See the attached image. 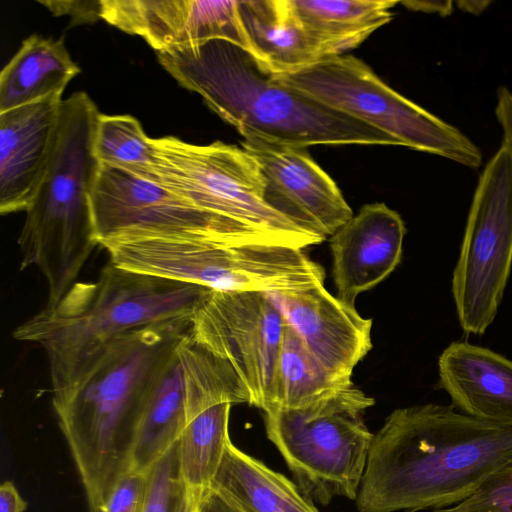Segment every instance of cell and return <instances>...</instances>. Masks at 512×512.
<instances>
[{
	"instance_id": "f546056e",
	"label": "cell",
	"mask_w": 512,
	"mask_h": 512,
	"mask_svg": "<svg viewBox=\"0 0 512 512\" xmlns=\"http://www.w3.org/2000/svg\"><path fill=\"white\" fill-rule=\"evenodd\" d=\"M39 3L55 16H70L71 25L94 23L101 19V0H46Z\"/></svg>"
},
{
	"instance_id": "ffe728a7",
	"label": "cell",
	"mask_w": 512,
	"mask_h": 512,
	"mask_svg": "<svg viewBox=\"0 0 512 512\" xmlns=\"http://www.w3.org/2000/svg\"><path fill=\"white\" fill-rule=\"evenodd\" d=\"M80 71L63 40L31 35L0 73V112L61 97Z\"/></svg>"
},
{
	"instance_id": "5b68a950",
	"label": "cell",
	"mask_w": 512,
	"mask_h": 512,
	"mask_svg": "<svg viewBox=\"0 0 512 512\" xmlns=\"http://www.w3.org/2000/svg\"><path fill=\"white\" fill-rule=\"evenodd\" d=\"M100 112L85 92L62 100L51 157L26 212L18 244L21 270L36 266L53 306L76 283L98 244L91 196L101 163L95 154Z\"/></svg>"
},
{
	"instance_id": "603a6c76",
	"label": "cell",
	"mask_w": 512,
	"mask_h": 512,
	"mask_svg": "<svg viewBox=\"0 0 512 512\" xmlns=\"http://www.w3.org/2000/svg\"><path fill=\"white\" fill-rule=\"evenodd\" d=\"M178 347L147 398L136 434L130 471L147 474L179 440L186 425L185 391Z\"/></svg>"
},
{
	"instance_id": "484cf974",
	"label": "cell",
	"mask_w": 512,
	"mask_h": 512,
	"mask_svg": "<svg viewBox=\"0 0 512 512\" xmlns=\"http://www.w3.org/2000/svg\"><path fill=\"white\" fill-rule=\"evenodd\" d=\"M95 154L101 164L136 173L155 161V148L140 122L131 115L100 114Z\"/></svg>"
},
{
	"instance_id": "7402d4cb",
	"label": "cell",
	"mask_w": 512,
	"mask_h": 512,
	"mask_svg": "<svg viewBox=\"0 0 512 512\" xmlns=\"http://www.w3.org/2000/svg\"><path fill=\"white\" fill-rule=\"evenodd\" d=\"M394 0H290L306 30L327 57L356 48L374 31L389 23Z\"/></svg>"
},
{
	"instance_id": "e0dca14e",
	"label": "cell",
	"mask_w": 512,
	"mask_h": 512,
	"mask_svg": "<svg viewBox=\"0 0 512 512\" xmlns=\"http://www.w3.org/2000/svg\"><path fill=\"white\" fill-rule=\"evenodd\" d=\"M62 97L0 112V213L26 211L52 154Z\"/></svg>"
},
{
	"instance_id": "6da1fadb",
	"label": "cell",
	"mask_w": 512,
	"mask_h": 512,
	"mask_svg": "<svg viewBox=\"0 0 512 512\" xmlns=\"http://www.w3.org/2000/svg\"><path fill=\"white\" fill-rule=\"evenodd\" d=\"M510 462L512 427L453 406L398 408L373 435L356 507L359 512L451 507Z\"/></svg>"
},
{
	"instance_id": "3957f363",
	"label": "cell",
	"mask_w": 512,
	"mask_h": 512,
	"mask_svg": "<svg viewBox=\"0 0 512 512\" xmlns=\"http://www.w3.org/2000/svg\"><path fill=\"white\" fill-rule=\"evenodd\" d=\"M161 66L242 137L309 147L396 145L386 133L332 109L263 72L240 47L223 40L156 52Z\"/></svg>"
},
{
	"instance_id": "4fadbf2b",
	"label": "cell",
	"mask_w": 512,
	"mask_h": 512,
	"mask_svg": "<svg viewBox=\"0 0 512 512\" xmlns=\"http://www.w3.org/2000/svg\"><path fill=\"white\" fill-rule=\"evenodd\" d=\"M241 147L260 166L266 202L300 228L326 239L353 216L335 181L308 147L252 134L243 136Z\"/></svg>"
},
{
	"instance_id": "30bf717a",
	"label": "cell",
	"mask_w": 512,
	"mask_h": 512,
	"mask_svg": "<svg viewBox=\"0 0 512 512\" xmlns=\"http://www.w3.org/2000/svg\"><path fill=\"white\" fill-rule=\"evenodd\" d=\"M91 210L99 245L113 239L138 237L254 244L229 222L195 207L161 185L112 165L100 166Z\"/></svg>"
},
{
	"instance_id": "9c48e42d",
	"label": "cell",
	"mask_w": 512,
	"mask_h": 512,
	"mask_svg": "<svg viewBox=\"0 0 512 512\" xmlns=\"http://www.w3.org/2000/svg\"><path fill=\"white\" fill-rule=\"evenodd\" d=\"M512 267V150L502 142L483 168L452 274L457 318L467 334L493 323Z\"/></svg>"
},
{
	"instance_id": "8992f818",
	"label": "cell",
	"mask_w": 512,
	"mask_h": 512,
	"mask_svg": "<svg viewBox=\"0 0 512 512\" xmlns=\"http://www.w3.org/2000/svg\"><path fill=\"white\" fill-rule=\"evenodd\" d=\"M152 143L154 163L134 174L229 222L254 244L304 249L325 240L266 202L260 166L243 147L222 141L191 144L174 136L152 138Z\"/></svg>"
},
{
	"instance_id": "ba28073f",
	"label": "cell",
	"mask_w": 512,
	"mask_h": 512,
	"mask_svg": "<svg viewBox=\"0 0 512 512\" xmlns=\"http://www.w3.org/2000/svg\"><path fill=\"white\" fill-rule=\"evenodd\" d=\"M272 77L386 133L400 146L472 169L482 164L481 150L464 133L392 89L352 55L327 57L297 72Z\"/></svg>"
},
{
	"instance_id": "f1b7e54d",
	"label": "cell",
	"mask_w": 512,
	"mask_h": 512,
	"mask_svg": "<svg viewBox=\"0 0 512 512\" xmlns=\"http://www.w3.org/2000/svg\"><path fill=\"white\" fill-rule=\"evenodd\" d=\"M147 485L148 473H125L111 490L103 512H143Z\"/></svg>"
},
{
	"instance_id": "d4e9b609",
	"label": "cell",
	"mask_w": 512,
	"mask_h": 512,
	"mask_svg": "<svg viewBox=\"0 0 512 512\" xmlns=\"http://www.w3.org/2000/svg\"><path fill=\"white\" fill-rule=\"evenodd\" d=\"M351 383L331 376L300 338L285 326L271 401L264 412L301 407Z\"/></svg>"
},
{
	"instance_id": "ac0fdd59",
	"label": "cell",
	"mask_w": 512,
	"mask_h": 512,
	"mask_svg": "<svg viewBox=\"0 0 512 512\" xmlns=\"http://www.w3.org/2000/svg\"><path fill=\"white\" fill-rule=\"evenodd\" d=\"M438 385L462 413L512 427V360L468 342L450 343L438 357Z\"/></svg>"
},
{
	"instance_id": "2e32d148",
	"label": "cell",
	"mask_w": 512,
	"mask_h": 512,
	"mask_svg": "<svg viewBox=\"0 0 512 512\" xmlns=\"http://www.w3.org/2000/svg\"><path fill=\"white\" fill-rule=\"evenodd\" d=\"M406 228L398 212L385 203L361 207L330 236L336 297L355 307L356 298L399 264Z\"/></svg>"
},
{
	"instance_id": "d590c367",
	"label": "cell",
	"mask_w": 512,
	"mask_h": 512,
	"mask_svg": "<svg viewBox=\"0 0 512 512\" xmlns=\"http://www.w3.org/2000/svg\"><path fill=\"white\" fill-rule=\"evenodd\" d=\"M202 495L189 492L184 488V494L176 512H199Z\"/></svg>"
},
{
	"instance_id": "d6a6232c",
	"label": "cell",
	"mask_w": 512,
	"mask_h": 512,
	"mask_svg": "<svg viewBox=\"0 0 512 512\" xmlns=\"http://www.w3.org/2000/svg\"><path fill=\"white\" fill-rule=\"evenodd\" d=\"M199 512H240L213 489L206 491L199 503Z\"/></svg>"
},
{
	"instance_id": "cb8c5ba5",
	"label": "cell",
	"mask_w": 512,
	"mask_h": 512,
	"mask_svg": "<svg viewBox=\"0 0 512 512\" xmlns=\"http://www.w3.org/2000/svg\"><path fill=\"white\" fill-rule=\"evenodd\" d=\"M232 403L218 402L192 415L177 442L179 475L184 488L203 495L211 489L229 437Z\"/></svg>"
},
{
	"instance_id": "7c38bea8",
	"label": "cell",
	"mask_w": 512,
	"mask_h": 512,
	"mask_svg": "<svg viewBox=\"0 0 512 512\" xmlns=\"http://www.w3.org/2000/svg\"><path fill=\"white\" fill-rule=\"evenodd\" d=\"M110 262L127 270L212 291H262L272 260L262 245H221L184 237L113 239L100 244Z\"/></svg>"
},
{
	"instance_id": "4dcf8cb0",
	"label": "cell",
	"mask_w": 512,
	"mask_h": 512,
	"mask_svg": "<svg viewBox=\"0 0 512 512\" xmlns=\"http://www.w3.org/2000/svg\"><path fill=\"white\" fill-rule=\"evenodd\" d=\"M495 115L503 132V141L512 150V92L507 87L497 91Z\"/></svg>"
},
{
	"instance_id": "5bb4252c",
	"label": "cell",
	"mask_w": 512,
	"mask_h": 512,
	"mask_svg": "<svg viewBox=\"0 0 512 512\" xmlns=\"http://www.w3.org/2000/svg\"><path fill=\"white\" fill-rule=\"evenodd\" d=\"M101 19L156 52L213 40L249 51L238 0H101Z\"/></svg>"
},
{
	"instance_id": "836d02e7",
	"label": "cell",
	"mask_w": 512,
	"mask_h": 512,
	"mask_svg": "<svg viewBox=\"0 0 512 512\" xmlns=\"http://www.w3.org/2000/svg\"><path fill=\"white\" fill-rule=\"evenodd\" d=\"M408 9L426 13L449 16L453 11L454 2L448 1H402L400 2Z\"/></svg>"
},
{
	"instance_id": "7a4b0ae2",
	"label": "cell",
	"mask_w": 512,
	"mask_h": 512,
	"mask_svg": "<svg viewBox=\"0 0 512 512\" xmlns=\"http://www.w3.org/2000/svg\"><path fill=\"white\" fill-rule=\"evenodd\" d=\"M192 318L159 322L118 335L72 385L52 393V405L89 512H103L114 485L130 471L147 398L190 332Z\"/></svg>"
},
{
	"instance_id": "1f68e13d",
	"label": "cell",
	"mask_w": 512,
	"mask_h": 512,
	"mask_svg": "<svg viewBox=\"0 0 512 512\" xmlns=\"http://www.w3.org/2000/svg\"><path fill=\"white\" fill-rule=\"evenodd\" d=\"M26 508L27 503L14 483L4 481L0 486V512H24Z\"/></svg>"
},
{
	"instance_id": "8fae6325",
	"label": "cell",
	"mask_w": 512,
	"mask_h": 512,
	"mask_svg": "<svg viewBox=\"0 0 512 512\" xmlns=\"http://www.w3.org/2000/svg\"><path fill=\"white\" fill-rule=\"evenodd\" d=\"M283 318L263 292L212 291L192 318L191 334L227 361L249 396L267 410L285 333Z\"/></svg>"
},
{
	"instance_id": "52a82bcc",
	"label": "cell",
	"mask_w": 512,
	"mask_h": 512,
	"mask_svg": "<svg viewBox=\"0 0 512 512\" xmlns=\"http://www.w3.org/2000/svg\"><path fill=\"white\" fill-rule=\"evenodd\" d=\"M374 403L351 383L304 406L264 412L268 439L310 501H355L374 435L364 413Z\"/></svg>"
},
{
	"instance_id": "9a60e30c",
	"label": "cell",
	"mask_w": 512,
	"mask_h": 512,
	"mask_svg": "<svg viewBox=\"0 0 512 512\" xmlns=\"http://www.w3.org/2000/svg\"><path fill=\"white\" fill-rule=\"evenodd\" d=\"M265 294L322 367L336 379L351 381L372 348V320L330 294L324 283Z\"/></svg>"
},
{
	"instance_id": "83f0119b",
	"label": "cell",
	"mask_w": 512,
	"mask_h": 512,
	"mask_svg": "<svg viewBox=\"0 0 512 512\" xmlns=\"http://www.w3.org/2000/svg\"><path fill=\"white\" fill-rule=\"evenodd\" d=\"M431 512H512V462L488 476L460 503Z\"/></svg>"
},
{
	"instance_id": "277c9868",
	"label": "cell",
	"mask_w": 512,
	"mask_h": 512,
	"mask_svg": "<svg viewBox=\"0 0 512 512\" xmlns=\"http://www.w3.org/2000/svg\"><path fill=\"white\" fill-rule=\"evenodd\" d=\"M212 293L203 286L142 274L108 263L97 280L76 282L14 331L19 341L41 345L52 393L72 385L105 345L136 328L192 318Z\"/></svg>"
},
{
	"instance_id": "d6986e66",
	"label": "cell",
	"mask_w": 512,
	"mask_h": 512,
	"mask_svg": "<svg viewBox=\"0 0 512 512\" xmlns=\"http://www.w3.org/2000/svg\"><path fill=\"white\" fill-rule=\"evenodd\" d=\"M248 54L266 74H291L327 58L290 0H238Z\"/></svg>"
},
{
	"instance_id": "44dd1931",
	"label": "cell",
	"mask_w": 512,
	"mask_h": 512,
	"mask_svg": "<svg viewBox=\"0 0 512 512\" xmlns=\"http://www.w3.org/2000/svg\"><path fill=\"white\" fill-rule=\"evenodd\" d=\"M211 489L240 512H318L295 483L231 441Z\"/></svg>"
},
{
	"instance_id": "e575fe53",
	"label": "cell",
	"mask_w": 512,
	"mask_h": 512,
	"mask_svg": "<svg viewBox=\"0 0 512 512\" xmlns=\"http://www.w3.org/2000/svg\"><path fill=\"white\" fill-rule=\"evenodd\" d=\"M491 3V1L486 0H461L454 2L459 10L476 16L483 13Z\"/></svg>"
},
{
	"instance_id": "4316f807",
	"label": "cell",
	"mask_w": 512,
	"mask_h": 512,
	"mask_svg": "<svg viewBox=\"0 0 512 512\" xmlns=\"http://www.w3.org/2000/svg\"><path fill=\"white\" fill-rule=\"evenodd\" d=\"M177 442L148 472L143 512H176L178 509L184 486L179 475Z\"/></svg>"
}]
</instances>
